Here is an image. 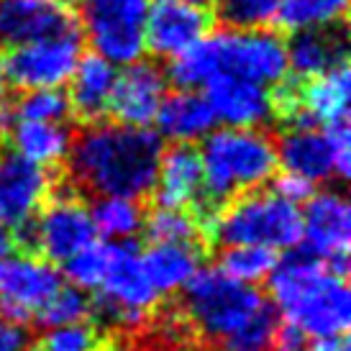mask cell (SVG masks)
<instances>
[{
  "mask_svg": "<svg viewBox=\"0 0 351 351\" xmlns=\"http://www.w3.org/2000/svg\"><path fill=\"white\" fill-rule=\"evenodd\" d=\"M277 264V254L264 246H226L218 269L239 282H259L267 280Z\"/></svg>",
  "mask_w": 351,
  "mask_h": 351,
  "instance_id": "f1b7e54d",
  "label": "cell"
},
{
  "mask_svg": "<svg viewBox=\"0 0 351 351\" xmlns=\"http://www.w3.org/2000/svg\"><path fill=\"white\" fill-rule=\"evenodd\" d=\"M154 123L159 126V136L169 138L175 144H193L213 131L215 116L203 93L180 88L172 95H165L154 116Z\"/></svg>",
  "mask_w": 351,
  "mask_h": 351,
  "instance_id": "44dd1931",
  "label": "cell"
},
{
  "mask_svg": "<svg viewBox=\"0 0 351 351\" xmlns=\"http://www.w3.org/2000/svg\"><path fill=\"white\" fill-rule=\"evenodd\" d=\"M141 264L156 293H177L200 269V249L195 244H152L141 254Z\"/></svg>",
  "mask_w": 351,
  "mask_h": 351,
  "instance_id": "603a6c76",
  "label": "cell"
},
{
  "mask_svg": "<svg viewBox=\"0 0 351 351\" xmlns=\"http://www.w3.org/2000/svg\"><path fill=\"white\" fill-rule=\"evenodd\" d=\"M277 162L285 172L305 177L311 182L346 180L351 169V134L349 123L331 126H290L280 138Z\"/></svg>",
  "mask_w": 351,
  "mask_h": 351,
  "instance_id": "ba28073f",
  "label": "cell"
},
{
  "mask_svg": "<svg viewBox=\"0 0 351 351\" xmlns=\"http://www.w3.org/2000/svg\"><path fill=\"white\" fill-rule=\"evenodd\" d=\"M95 236L90 210L69 195H59L34 218V249L49 262H67Z\"/></svg>",
  "mask_w": 351,
  "mask_h": 351,
  "instance_id": "5bb4252c",
  "label": "cell"
},
{
  "mask_svg": "<svg viewBox=\"0 0 351 351\" xmlns=\"http://www.w3.org/2000/svg\"><path fill=\"white\" fill-rule=\"evenodd\" d=\"M269 298L285 321L305 336H339L349 331L351 298L346 277L326 269L311 252H290L269 272Z\"/></svg>",
  "mask_w": 351,
  "mask_h": 351,
  "instance_id": "7a4b0ae2",
  "label": "cell"
},
{
  "mask_svg": "<svg viewBox=\"0 0 351 351\" xmlns=\"http://www.w3.org/2000/svg\"><path fill=\"white\" fill-rule=\"evenodd\" d=\"M213 75H215V57L208 36L203 41H197L195 47H190L187 51L172 57V64H169V80L182 90L203 88Z\"/></svg>",
  "mask_w": 351,
  "mask_h": 351,
  "instance_id": "1f68e13d",
  "label": "cell"
},
{
  "mask_svg": "<svg viewBox=\"0 0 351 351\" xmlns=\"http://www.w3.org/2000/svg\"><path fill=\"white\" fill-rule=\"evenodd\" d=\"M82 57V34L80 29L44 36L13 47L8 59H3L5 80L21 90L62 88Z\"/></svg>",
  "mask_w": 351,
  "mask_h": 351,
  "instance_id": "30bf717a",
  "label": "cell"
},
{
  "mask_svg": "<svg viewBox=\"0 0 351 351\" xmlns=\"http://www.w3.org/2000/svg\"><path fill=\"white\" fill-rule=\"evenodd\" d=\"M16 231L5 221H0V256H8L16 249Z\"/></svg>",
  "mask_w": 351,
  "mask_h": 351,
  "instance_id": "b9f144b4",
  "label": "cell"
},
{
  "mask_svg": "<svg viewBox=\"0 0 351 351\" xmlns=\"http://www.w3.org/2000/svg\"><path fill=\"white\" fill-rule=\"evenodd\" d=\"M147 236L152 244H195V239L203 231L200 215L190 213L187 208H154L144 221Z\"/></svg>",
  "mask_w": 351,
  "mask_h": 351,
  "instance_id": "83f0119b",
  "label": "cell"
},
{
  "mask_svg": "<svg viewBox=\"0 0 351 351\" xmlns=\"http://www.w3.org/2000/svg\"><path fill=\"white\" fill-rule=\"evenodd\" d=\"M203 193L213 205L228 203L241 193H252L277 169V147L259 128L210 131L203 138Z\"/></svg>",
  "mask_w": 351,
  "mask_h": 351,
  "instance_id": "3957f363",
  "label": "cell"
},
{
  "mask_svg": "<svg viewBox=\"0 0 351 351\" xmlns=\"http://www.w3.org/2000/svg\"><path fill=\"white\" fill-rule=\"evenodd\" d=\"M149 0H80V23L95 54L131 64L144 54Z\"/></svg>",
  "mask_w": 351,
  "mask_h": 351,
  "instance_id": "52a82bcc",
  "label": "cell"
},
{
  "mask_svg": "<svg viewBox=\"0 0 351 351\" xmlns=\"http://www.w3.org/2000/svg\"><path fill=\"white\" fill-rule=\"evenodd\" d=\"M277 328V311H267L259 315L254 323H249L244 331H239L236 336L226 339L223 343H218L221 351H269L272 349V336Z\"/></svg>",
  "mask_w": 351,
  "mask_h": 351,
  "instance_id": "d590c367",
  "label": "cell"
},
{
  "mask_svg": "<svg viewBox=\"0 0 351 351\" xmlns=\"http://www.w3.org/2000/svg\"><path fill=\"white\" fill-rule=\"evenodd\" d=\"M0 351H26V333L23 326L10 323L0 315Z\"/></svg>",
  "mask_w": 351,
  "mask_h": 351,
  "instance_id": "f35d334b",
  "label": "cell"
},
{
  "mask_svg": "<svg viewBox=\"0 0 351 351\" xmlns=\"http://www.w3.org/2000/svg\"><path fill=\"white\" fill-rule=\"evenodd\" d=\"M213 19L193 0H149L144 47L156 57L172 59L210 34Z\"/></svg>",
  "mask_w": 351,
  "mask_h": 351,
  "instance_id": "4fadbf2b",
  "label": "cell"
},
{
  "mask_svg": "<svg viewBox=\"0 0 351 351\" xmlns=\"http://www.w3.org/2000/svg\"><path fill=\"white\" fill-rule=\"evenodd\" d=\"M305 346H308V336L298 326H293V323L287 321L282 326L277 323L272 336V349L269 351H305Z\"/></svg>",
  "mask_w": 351,
  "mask_h": 351,
  "instance_id": "74e56055",
  "label": "cell"
},
{
  "mask_svg": "<svg viewBox=\"0 0 351 351\" xmlns=\"http://www.w3.org/2000/svg\"><path fill=\"white\" fill-rule=\"evenodd\" d=\"M221 246H264L272 252L295 249L302 241L300 208L274 193L236 197L205 226Z\"/></svg>",
  "mask_w": 351,
  "mask_h": 351,
  "instance_id": "5b68a950",
  "label": "cell"
},
{
  "mask_svg": "<svg viewBox=\"0 0 351 351\" xmlns=\"http://www.w3.org/2000/svg\"><path fill=\"white\" fill-rule=\"evenodd\" d=\"M10 138H13L16 154L39 167H57L62 159H67L72 147V136L67 128L49 121L19 118L10 128Z\"/></svg>",
  "mask_w": 351,
  "mask_h": 351,
  "instance_id": "cb8c5ba5",
  "label": "cell"
},
{
  "mask_svg": "<svg viewBox=\"0 0 351 351\" xmlns=\"http://www.w3.org/2000/svg\"><path fill=\"white\" fill-rule=\"evenodd\" d=\"M156 300H159V293L149 282L136 246L126 241H113V256L98 287L93 313H98L110 326L134 328L147 321Z\"/></svg>",
  "mask_w": 351,
  "mask_h": 351,
  "instance_id": "8992f818",
  "label": "cell"
},
{
  "mask_svg": "<svg viewBox=\"0 0 351 351\" xmlns=\"http://www.w3.org/2000/svg\"><path fill=\"white\" fill-rule=\"evenodd\" d=\"M116 64L108 62L100 54H82L77 59V67L69 77V108L82 121H98L108 110L113 85H116Z\"/></svg>",
  "mask_w": 351,
  "mask_h": 351,
  "instance_id": "7402d4cb",
  "label": "cell"
},
{
  "mask_svg": "<svg viewBox=\"0 0 351 351\" xmlns=\"http://www.w3.org/2000/svg\"><path fill=\"white\" fill-rule=\"evenodd\" d=\"M215 75H236L264 88L280 85L287 75V47L267 29H226L208 36Z\"/></svg>",
  "mask_w": 351,
  "mask_h": 351,
  "instance_id": "9c48e42d",
  "label": "cell"
},
{
  "mask_svg": "<svg viewBox=\"0 0 351 351\" xmlns=\"http://www.w3.org/2000/svg\"><path fill=\"white\" fill-rule=\"evenodd\" d=\"M113 256V241H90L85 249L72 254L64 264L67 280L80 290H98Z\"/></svg>",
  "mask_w": 351,
  "mask_h": 351,
  "instance_id": "f546056e",
  "label": "cell"
},
{
  "mask_svg": "<svg viewBox=\"0 0 351 351\" xmlns=\"http://www.w3.org/2000/svg\"><path fill=\"white\" fill-rule=\"evenodd\" d=\"M272 193L285 197V200H290V203L300 205L315 193V182H311V180H305V177H300V175H295V172H285V175H280L274 180Z\"/></svg>",
  "mask_w": 351,
  "mask_h": 351,
  "instance_id": "8d00e7d4",
  "label": "cell"
},
{
  "mask_svg": "<svg viewBox=\"0 0 351 351\" xmlns=\"http://www.w3.org/2000/svg\"><path fill=\"white\" fill-rule=\"evenodd\" d=\"M49 177L44 167L34 165L16 152L0 162V221L19 234L34 218L49 195Z\"/></svg>",
  "mask_w": 351,
  "mask_h": 351,
  "instance_id": "2e32d148",
  "label": "cell"
},
{
  "mask_svg": "<svg viewBox=\"0 0 351 351\" xmlns=\"http://www.w3.org/2000/svg\"><path fill=\"white\" fill-rule=\"evenodd\" d=\"M34 351H106V336L88 321L57 326L41 336Z\"/></svg>",
  "mask_w": 351,
  "mask_h": 351,
  "instance_id": "d6a6232c",
  "label": "cell"
},
{
  "mask_svg": "<svg viewBox=\"0 0 351 351\" xmlns=\"http://www.w3.org/2000/svg\"><path fill=\"white\" fill-rule=\"evenodd\" d=\"M193 3H200V5H210V3H215V0H193Z\"/></svg>",
  "mask_w": 351,
  "mask_h": 351,
  "instance_id": "ee69618b",
  "label": "cell"
},
{
  "mask_svg": "<svg viewBox=\"0 0 351 351\" xmlns=\"http://www.w3.org/2000/svg\"><path fill=\"white\" fill-rule=\"evenodd\" d=\"M162 149L149 126L90 123L69 147V172L95 195L136 200L154 190Z\"/></svg>",
  "mask_w": 351,
  "mask_h": 351,
  "instance_id": "6da1fadb",
  "label": "cell"
},
{
  "mask_svg": "<svg viewBox=\"0 0 351 351\" xmlns=\"http://www.w3.org/2000/svg\"><path fill=\"white\" fill-rule=\"evenodd\" d=\"M302 215V239L308 252L315 254L326 269L339 277L349 274V246H351V205L336 193H313L305 200Z\"/></svg>",
  "mask_w": 351,
  "mask_h": 351,
  "instance_id": "7c38bea8",
  "label": "cell"
},
{
  "mask_svg": "<svg viewBox=\"0 0 351 351\" xmlns=\"http://www.w3.org/2000/svg\"><path fill=\"white\" fill-rule=\"evenodd\" d=\"M228 29H267L277 21L280 0H218Z\"/></svg>",
  "mask_w": 351,
  "mask_h": 351,
  "instance_id": "836d02e7",
  "label": "cell"
},
{
  "mask_svg": "<svg viewBox=\"0 0 351 351\" xmlns=\"http://www.w3.org/2000/svg\"><path fill=\"white\" fill-rule=\"evenodd\" d=\"M285 47H287V72H293L300 82L318 77L336 62L346 59L343 39L326 31H298Z\"/></svg>",
  "mask_w": 351,
  "mask_h": 351,
  "instance_id": "d4e9b609",
  "label": "cell"
},
{
  "mask_svg": "<svg viewBox=\"0 0 351 351\" xmlns=\"http://www.w3.org/2000/svg\"><path fill=\"white\" fill-rule=\"evenodd\" d=\"M16 121H19V113H16V103L5 100V95H0V134H8Z\"/></svg>",
  "mask_w": 351,
  "mask_h": 351,
  "instance_id": "60d3db41",
  "label": "cell"
},
{
  "mask_svg": "<svg viewBox=\"0 0 351 351\" xmlns=\"http://www.w3.org/2000/svg\"><path fill=\"white\" fill-rule=\"evenodd\" d=\"M95 234L106 241H126L144 228V210L134 197L100 195L90 210Z\"/></svg>",
  "mask_w": 351,
  "mask_h": 351,
  "instance_id": "484cf974",
  "label": "cell"
},
{
  "mask_svg": "<svg viewBox=\"0 0 351 351\" xmlns=\"http://www.w3.org/2000/svg\"><path fill=\"white\" fill-rule=\"evenodd\" d=\"M167 72L156 67L154 62H131L123 72L116 75L113 95L108 110L116 116L118 123L126 126H149L167 95Z\"/></svg>",
  "mask_w": 351,
  "mask_h": 351,
  "instance_id": "e0dca14e",
  "label": "cell"
},
{
  "mask_svg": "<svg viewBox=\"0 0 351 351\" xmlns=\"http://www.w3.org/2000/svg\"><path fill=\"white\" fill-rule=\"evenodd\" d=\"M298 103L300 121L295 126H331L349 118L351 103V72L349 59L336 62L331 69L318 77L298 82Z\"/></svg>",
  "mask_w": 351,
  "mask_h": 351,
  "instance_id": "d6986e66",
  "label": "cell"
},
{
  "mask_svg": "<svg viewBox=\"0 0 351 351\" xmlns=\"http://www.w3.org/2000/svg\"><path fill=\"white\" fill-rule=\"evenodd\" d=\"M69 98L59 88L26 90V95L16 103V113L23 121H49L62 123L69 116Z\"/></svg>",
  "mask_w": 351,
  "mask_h": 351,
  "instance_id": "e575fe53",
  "label": "cell"
},
{
  "mask_svg": "<svg viewBox=\"0 0 351 351\" xmlns=\"http://www.w3.org/2000/svg\"><path fill=\"white\" fill-rule=\"evenodd\" d=\"M182 290L190 323L213 343H223L274 308L259 290L228 277L218 267L197 269Z\"/></svg>",
  "mask_w": 351,
  "mask_h": 351,
  "instance_id": "277c9868",
  "label": "cell"
},
{
  "mask_svg": "<svg viewBox=\"0 0 351 351\" xmlns=\"http://www.w3.org/2000/svg\"><path fill=\"white\" fill-rule=\"evenodd\" d=\"M156 203L167 208H187L203 193V165L200 152L193 144H175L162 149L154 177Z\"/></svg>",
  "mask_w": 351,
  "mask_h": 351,
  "instance_id": "ffe728a7",
  "label": "cell"
},
{
  "mask_svg": "<svg viewBox=\"0 0 351 351\" xmlns=\"http://www.w3.org/2000/svg\"><path fill=\"white\" fill-rule=\"evenodd\" d=\"M75 29L80 23L67 0H0V47L5 49Z\"/></svg>",
  "mask_w": 351,
  "mask_h": 351,
  "instance_id": "9a60e30c",
  "label": "cell"
},
{
  "mask_svg": "<svg viewBox=\"0 0 351 351\" xmlns=\"http://www.w3.org/2000/svg\"><path fill=\"white\" fill-rule=\"evenodd\" d=\"M62 287V274L49 259L34 254L0 256V315L10 323H29L41 305Z\"/></svg>",
  "mask_w": 351,
  "mask_h": 351,
  "instance_id": "8fae6325",
  "label": "cell"
},
{
  "mask_svg": "<svg viewBox=\"0 0 351 351\" xmlns=\"http://www.w3.org/2000/svg\"><path fill=\"white\" fill-rule=\"evenodd\" d=\"M88 315H93V302L88 295L75 285H67V287L62 285L57 293L41 305L34 321L41 323L44 328H57V326L88 321Z\"/></svg>",
  "mask_w": 351,
  "mask_h": 351,
  "instance_id": "4dcf8cb0",
  "label": "cell"
},
{
  "mask_svg": "<svg viewBox=\"0 0 351 351\" xmlns=\"http://www.w3.org/2000/svg\"><path fill=\"white\" fill-rule=\"evenodd\" d=\"M349 0H280L277 21L290 34L326 31L346 19Z\"/></svg>",
  "mask_w": 351,
  "mask_h": 351,
  "instance_id": "4316f807",
  "label": "cell"
},
{
  "mask_svg": "<svg viewBox=\"0 0 351 351\" xmlns=\"http://www.w3.org/2000/svg\"><path fill=\"white\" fill-rule=\"evenodd\" d=\"M215 121L234 128H259L272 118V93L236 75H213L203 85Z\"/></svg>",
  "mask_w": 351,
  "mask_h": 351,
  "instance_id": "ac0fdd59",
  "label": "cell"
},
{
  "mask_svg": "<svg viewBox=\"0 0 351 351\" xmlns=\"http://www.w3.org/2000/svg\"><path fill=\"white\" fill-rule=\"evenodd\" d=\"M305 351H349V341H346V333L339 336H315Z\"/></svg>",
  "mask_w": 351,
  "mask_h": 351,
  "instance_id": "ab89813d",
  "label": "cell"
},
{
  "mask_svg": "<svg viewBox=\"0 0 351 351\" xmlns=\"http://www.w3.org/2000/svg\"><path fill=\"white\" fill-rule=\"evenodd\" d=\"M5 67H3V59H0V95H3V90H5Z\"/></svg>",
  "mask_w": 351,
  "mask_h": 351,
  "instance_id": "7bdbcfd3",
  "label": "cell"
}]
</instances>
